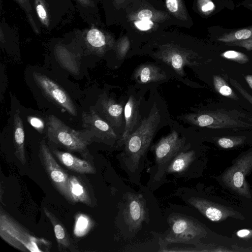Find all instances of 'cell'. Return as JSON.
Here are the masks:
<instances>
[{"instance_id": "1", "label": "cell", "mask_w": 252, "mask_h": 252, "mask_svg": "<svg viewBox=\"0 0 252 252\" xmlns=\"http://www.w3.org/2000/svg\"><path fill=\"white\" fill-rule=\"evenodd\" d=\"M0 236L5 242L22 252H49L51 241L34 235L0 206Z\"/></svg>"}, {"instance_id": "2", "label": "cell", "mask_w": 252, "mask_h": 252, "mask_svg": "<svg viewBox=\"0 0 252 252\" xmlns=\"http://www.w3.org/2000/svg\"><path fill=\"white\" fill-rule=\"evenodd\" d=\"M160 121L158 110L154 105L148 116L141 121L124 143V160L131 171L138 167L155 136Z\"/></svg>"}, {"instance_id": "3", "label": "cell", "mask_w": 252, "mask_h": 252, "mask_svg": "<svg viewBox=\"0 0 252 252\" xmlns=\"http://www.w3.org/2000/svg\"><path fill=\"white\" fill-rule=\"evenodd\" d=\"M47 137L49 142L69 152L79 153L84 158L92 160L88 146L93 141L85 130H76L67 126L54 115L48 117Z\"/></svg>"}, {"instance_id": "4", "label": "cell", "mask_w": 252, "mask_h": 252, "mask_svg": "<svg viewBox=\"0 0 252 252\" xmlns=\"http://www.w3.org/2000/svg\"><path fill=\"white\" fill-rule=\"evenodd\" d=\"M185 118L191 124L209 128H252V117L237 110L205 111L188 114Z\"/></svg>"}, {"instance_id": "5", "label": "cell", "mask_w": 252, "mask_h": 252, "mask_svg": "<svg viewBox=\"0 0 252 252\" xmlns=\"http://www.w3.org/2000/svg\"><path fill=\"white\" fill-rule=\"evenodd\" d=\"M170 229L165 238L168 243L194 244L206 231L197 221L186 216L175 214L168 219Z\"/></svg>"}, {"instance_id": "6", "label": "cell", "mask_w": 252, "mask_h": 252, "mask_svg": "<svg viewBox=\"0 0 252 252\" xmlns=\"http://www.w3.org/2000/svg\"><path fill=\"white\" fill-rule=\"evenodd\" d=\"M38 157L53 186L66 200L71 203L67 188L69 175L57 162L44 139L40 142Z\"/></svg>"}, {"instance_id": "7", "label": "cell", "mask_w": 252, "mask_h": 252, "mask_svg": "<svg viewBox=\"0 0 252 252\" xmlns=\"http://www.w3.org/2000/svg\"><path fill=\"white\" fill-rule=\"evenodd\" d=\"M252 169V152L238 158L233 166L229 168L222 175L223 182L230 188L240 195L251 197L246 176Z\"/></svg>"}, {"instance_id": "8", "label": "cell", "mask_w": 252, "mask_h": 252, "mask_svg": "<svg viewBox=\"0 0 252 252\" xmlns=\"http://www.w3.org/2000/svg\"><path fill=\"white\" fill-rule=\"evenodd\" d=\"M33 79L44 95L73 116L77 115L76 107L68 93L47 76L34 72Z\"/></svg>"}, {"instance_id": "9", "label": "cell", "mask_w": 252, "mask_h": 252, "mask_svg": "<svg viewBox=\"0 0 252 252\" xmlns=\"http://www.w3.org/2000/svg\"><path fill=\"white\" fill-rule=\"evenodd\" d=\"M82 126L93 141L107 143L114 140L117 135L113 127L93 109L82 113Z\"/></svg>"}, {"instance_id": "10", "label": "cell", "mask_w": 252, "mask_h": 252, "mask_svg": "<svg viewBox=\"0 0 252 252\" xmlns=\"http://www.w3.org/2000/svg\"><path fill=\"white\" fill-rule=\"evenodd\" d=\"M125 222L132 231L139 230L146 220L145 202L141 194L128 193L124 211Z\"/></svg>"}, {"instance_id": "11", "label": "cell", "mask_w": 252, "mask_h": 252, "mask_svg": "<svg viewBox=\"0 0 252 252\" xmlns=\"http://www.w3.org/2000/svg\"><path fill=\"white\" fill-rule=\"evenodd\" d=\"M185 141L175 130L162 137L154 148L156 162L158 165H163L168 162L182 150Z\"/></svg>"}, {"instance_id": "12", "label": "cell", "mask_w": 252, "mask_h": 252, "mask_svg": "<svg viewBox=\"0 0 252 252\" xmlns=\"http://www.w3.org/2000/svg\"><path fill=\"white\" fill-rule=\"evenodd\" d=\"M158 57L181 76L185 74V66L198 64L192 60L194 57L191 54L172 46H166L162 49Z\"/></svg>"}, {"instance_id": "13", "label": "cell", "mask_w": 252, "mask_h": 252, "mask_svg": "<svg viewBox=\"0 0 252 252\" xmlns=\"http://www.w3.org/2000/svg\"><path fill=\"white\" fill-rule=\"evenodd\" d=\"M67 188L71 203L79 202L89 207L94 204V197L91 186L83 177L69 175Z\"/></svg>"}, {"instance_id": "14", "label": "cell", "mask_w": 252, "mask_h": 252, "mask_svg": "<svg viewBox=\"0 0 252 252\" xmlns=\"http://www.w3.org/2000/svg\"><path fill=\"white\" fill-rule=\"evenodd\" d=\"M189 202L202 214L213 221H220L236 215L231 209L200 197H192Z\"/></svg>"}, {"instance_id": "15", "label": "cell", "mask_w": 252, "mask_h": 252, "mask_svg": "<svg viewBox=\"0 0 252 252\" xmlns=\"http://www.w3.org/2000/svg\"><path fill=\"white\" fill-rule=\"evenodd\" d=\"M98 114L114 128H119L123 124V107L111 97L101 95L98 98L95 109Z\"/></svg>"}, {"instance_id": "16", "label": "cell", "mask_w": 252, "mask_h": 252, "mask_svg": "<svg viewBox=\"0 0 252 252\" xmlns=\"http://www.w3.org/2000/svg\"><path fill=\"white\" fill-rule=\"evenodd\" d=\"M50 150L60 162L68 169L82 174L96 173V168L92 160L80 158L69 152L60 151L55 147Z\"/></svg>"}, {"instance_id": "17", "label": "cell", "mask_w": 252, "mask_h": 252, "mask_svg": "<svg viewBox=\"0 0 252 252\" xmlns=\"http://www.w3.org/2000/svg\"><path fill=\"white\" fill-rule=\"evenodd\" d=\"M43 212L52 224L60 252H75L77 247L62 222L47 208L43 207Z\"/></svg>"}, {"instance_id": "18", "label": "cell", "mask_w": 252, "mask_h": 252, "mask_svg": "<svg viewBox=\"0 0 252 252\" xmlns=\"http://www.w3.org/2000/svg\"><path fill=\"white\" fill-rule=\"evenodd\" d=\"M125 127L122 138L121 145L124 144L127 138L135 130L138 124L139 112V101L133 96L130 95L124 108Z\"/></svg>"}, {"instance_id": "19", "label": "cell", "mask_w": 252, "mask_h": 252, "mask_svg": "<svg viewBox=\"0 0 252 252\" xmlns=\"http://www.w3.org/2000/svg\"><path fill=\"white\" fill-rule=\"evenodd\" d=\"M85 39L88 48L98 55L105 53L113 45L106 35L95 28H92L87 31Z\"/></svg>"}, {"instance_id": "20", "label": "cell", "mask_w": 252, "mask_h": 252, "mask_svg": "<svg viewBox=\"0 0 252 252\" xmlns=\"http://www.w3.org/2000/svg\"><path fill=\"white\" fill-rule=\"evenodd\" d=\"M20 110L18 108L13 117V142L15 155L19 161L25 165L26 158L25 150V132Z\"/></svg>"}, {"instance_id": "21", "label": "cell", "mask_w": 252, "mask_h": 252, "mask_svg": "<svg viewBox=\"0 0 252 252\" xmlns=\"http://www.w3.org/2000/svg\"><path fill=\"white\" fill-rule=\"evenodd\" d=\"M133 77L141 84L163 80L166 78L165 73L153 64L146 63L139 66L134 71Z\"/></svg>"}, {"instance_id": "22", "label": "cell", "mask_w": 252, "mask_h": 252, "mask_svg": "<svg viewBox=\"0 0 252 252\" xmlns=\"http://www.w3.org/2000/svg\"><path fill=\"white\" fill-rule=\"evenodd\" d=\"M194 158V151L179 152L169 163L166 171L170 173L182 172L187 168Z\"/></svg>"}, {"instance_id": "23", "label": "cell", "mask_w": 252, "mask_h": 252, "mask_svg": "<svg viewBox=\"0 0 252 252\" xmlns=\"http://www.w3.org/2000/svg\"><path fill=\"white\" fill-rule=\"evenodd\" d=\"M55 53L60 63L63 67L72 73H78L79 66L76 58L63 46L58 45L56 47Z\"/></svg>"}, {"instance_id": "24", "label": "cell", "mask_w": 252, "mask_h": 252, "mask_svg": "<svg viewBox=\"0 0 252 252\" xmlns=\"http://www.w3.org/2000/svg\"><path fill=\"white\" fill-rule=\"evenodd\" d=\"M250 38H252V26L225 33L217 40L227 43Z\"/></svg>"}, {"instance_id": "25", "label": "cell", "mask_w": 252, "mask_h": 252, "mask_svg": "<svg viewBox=\"0 0 252 252\" xmlns=\"http://www.w3.org/2000/svg\"><path fill=\"white\" fill-rule=\"evenodd\" d=\"M213 83L215 89L220 94L234 100L238 99L237 95L221 77L214 76Z\"/></svg>"}, {"instance_id": "26", "label": "cell", "mask_w": 252, "mask_h": 252, "mask_svg": "<svg viewBox=\"0 0 252 252\" xmlns=\"http://www.w3.org/2000/svg\"><path fill=\"white\" fill-rule=\"evenodd\" d=\"M168 10L177 18L187 20V13L181 0H166Z\"/></svg>"}, {"instance_id": "27", "label": "cell", "mask_w": 252, "mask_h": 252, "mask_svg": "<svg viewBox=\"0 0 252 252\" xmlns=\"http://www.w3.org/2000/svg\"><path fill=\"white\" fill-rule=\"evenodd\" d=\"M34 6L40 22L45 27L48 28L50 24V18L45 0H34Z\"/></svg>"}, {"instance_id": "28", "label": "cell", "mask_w": 252, "mask_h": 252, "mask_svg": "<svg viewBox=\"0 0 252 252\" xmlns=\"http://www.w3.org/2000/svg\"><path fill=\"white\" fill-rule=\"evenodd\" d=\"M20 5L24 10L29 23L36 33H39V30L33 18L32 10L29 0H14Z\"/></svg>"}, {"instance_id": "29", "label": "cell", "mask_w": 252, "mask_h": 252, "mask_svg": "<svg viewBox=\"0 0 252 252\" xmlns=\"http://www.w3.org/2000/svg\"><path fill=\"white\" fill-rule=\"evenodd\" d=\"M220 56L239 63H245L249 61L248 57L246 54L234 50L226 51L221 54Z\"/></svg>"}, {"instance_id": "30", "label": "cell", "mask_w": 252, "mask_h": 252, "mask_svg": "<svg viewBox=\"0 0 252 252\" xmlns=\"http://www.w3.org/2000/svg\"><path fill=\"white\" fill-rule=\"evenodd\" d=\"M88 219L86 216L83 215L78 216L76 220L74 227V234L76 235L81 236L86 234L88 230L90 229V224H88ZM78 236V237H79Z\"/></svg>"}, {"instance_id": "31", "label": "cell", "mask_w": 252, "mask_h": 252, "mask_svg": "<svg viewBox=\"0 0 252 252\" xmlns=\"http://www.w3.org/2000/svg\"><path fill=\"white\" fill-rule=\"evenodd\" d=\"M243 140L241 137H222L218 140V144L222 148L229 149L241 144Z\"/></svg>"}, {"instance_id": "32", "label": "cell", "mask_w": 252, "mask_h": 252, "mask_svg": "<svg viewBox=\"0 0 252 252\" xmlns=\"http://www.w3.org/2000/svg\"><path fill=\"white\" fill-rule=\"evenodd\" d=\"M198 3L201 11L209 14L215 9V5L211 0H198Z\"/></svg>"}, {"instance_id": "33", "label": "cell", "mask_w": 252, "mask_h": 252, "mask_svg": "<svg viewBox=\"0 0 252 252\" xmlns=\"http://www.w3.org/2000/svg\"><path fill=\"white\" fill-rule=\"evenodd\" d=\"M231 84L242 94V95L252 104V95H251L242 86L235 80L230 78Z\"/></svg>"}, {"instance_id": "34", "label": "cell", "mask_w": 252, "mask_h": 252, "mask_svg": "<svg viewBox=\"0 0 252 252\" xmlns=\"http://www.w3.org/2000/svg\"><path fill=\"white\" fill-rule=\"evenodd\" d=\"M129 48V42L126 39L120 41L117 46V54L118 57L122 59L125 58Z\"/></svg>"}, {"instance_id": "35", "label": "cell", "mask_w": 252, "mask_h": 252, "mask_svg": "<svg viewBox=\"0 0 252 252\" xmlns=\"http://www.w3.org/2000/svg\"><path fill=\"white\" fill-rule=\"evenodd\" d=\"M30 125L39 132L41 133L44 128V123L42 119L36 116H29L27 118Z\"/></svg>"}, {"instance_id": "36", "label": "cell", "mask_w": 252, "mask_h": 252, "mask_svg": "<svg viewBox=\"0 0 252 252\" xmlns=\"http://www.w3.org/2000/svg\"><path fill=\"white\" fill-rule=\"evenodd\" d=\"M226 45L243 47L248 51L252 50V38L227 43Z\"/></svg>"}, {"instance_id": "37", "label": "cell", "mask_w": 252, "mask_h": 252, "mask_svg": "<svg viewBox=\"0 0 252 252\" xmlns=\"http://www.w3.org/2000/svg\"><path fill=\"white\" fill-rule=\"evenodd\" d=\"M154 14L152 11L148 9H144L138 12L136 18L139 20H151Z\"/></svg>"}, {"instance_id": "38", "label": "cell", "mask_w": 252, "mask_h": 252, "mask_svg": "<svg viewBox=\"0 0 252 252\" xmlns=\"http://www.w3.org/2000/svg\"><path fill=\"white\" fill-rule=\"evenodd\" d=\"M135 26L141 31H147L154 26V23L151 20H139L134 23Z\"/></svg>"}, {"instance_id": "39", "label": "cell", "mask_w": 252, "mask_h": 252, "mask_svg": "<svg viewBox=\"0 0 252 252\" xmlns=\"http://www.w3.org/2000/svg\"><path fill=\"white\" fill-rule=\"evenodd\" d=\"M236 235L240 238H247L252 236V231L249 229H241L237 232Z\"/></svg>"}, {"instance_id": "40", "label": "cell", "mask_w": 252, "mask_h": 252, "mask_svg": "<svg viewBox=\"0 0 252 252\" xmlns=\"http://www.w3.org/2000/svg\"><path fill=\"white\" fill-rule=\"evenodd\" d=\"M80 4L85 7H91L93 5L91 0H76Z\"/></svg>"}, {"instance_id": "41", "label": "cell", "mask_w": 252, "mask_h": 252, "mask_svg": "<svg viewBox=\"0 0 252 252\" xmlns=\"http://www.w3.org/2000/svg\"><path fill=\"white\" fill-rule=\"evenodd\" d=\"M245 79L249 85V86L252 89V75H248L245 77Z\"/></svg>"}, {"instance_id": "42", "label": "cell", "mask_w": 252, "mask_h": 252, "mask_svg": "<svg viewBox=\"0 0 252 252\" xmlns=\"http://www.w3.org/2000/svg\"><path fill=\"white\" fill-rule=\"evenodd\" d=\"M125 0H114L115 3L117 4H121L123 2H124Z\"/></svg>"}]
</instances>
